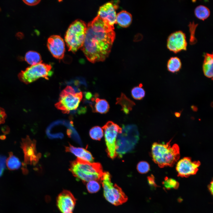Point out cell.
Instances as JSON below:
<instances>
[{"mask_svg":"<svg viewBox=\"0 0 213 213\" xmlns=\"http://www.w3.org/2000/svg\"><path fill=\"white\" fill-rule=\"evenodd\" d=\"M170 142V140L166 143L155 142L152 146V159L160 167L172 166L180 158L179 146L175 144L172 145Z\"/></svg>","mask_w":213,"mask_h":213,"instance_id":"cell-3","label":"cell"},{"mask_svg":"<svg viewBox=\"0 0 213 213\" xmlns=\"http://www.w3.org/2000/svg\"><path fill=\"white\" fill-rule=\"evenodd\" d=\"M89 135L92 139L99 140L103 136V130L100 127L94 126L90 129Z\"/></svg>","mask_w":213,"mask_h":213,"instance_id":"cell-25","label":"cell"},{"mask_svg":"<svg viewBox=\"0 0 213 213\" xmlns=\"http://www.w3.org/2000/svg\"><path fill=\"white\" fill-rule=\"evenodd\" d=\"M194 14L198 19L204 20L207 18L210 14L209 9L206 6L200 5L195 9Z\"/></svg>","mask_w":213,"mask_h":213,"instance_id":"cell-22","label":"cell"},{"mask_svg":"<svg viewBox=\"0 0 213 213\" xmlns=\"http://www.w3.org/2000/svg\"><path fill=\"white\" fill-rule=\"evenodd\" d=\"M142 86V84L141 83L138 86L135 87L132 89L131 95L135 99L141 100L145 96V92Z\"/></svg>","mask_w":213,"mask_h":213,"instance_id":"cell-23","label":"cell"},{"mask_svg":"<svg viewBox=\"0 0 213 213\" xmlns=\"http://www.w3.org/2000/svg\"><path fill=\"white\" fill-rule=\"evenodd\" d=\"M87 29L85 22L78 19L70 25L65 36V40L69 51H76L82 46Z\"/></svg>","mask_w":213,"mask_h":213,"instance_id":"cell-5","label":"cell"},{"mask_svg":"<svg viewBox=\"0 0 213 213\" xmlns=\"http://www.w3.org/2000/svg\"><path fill=\"white\" fill-rule=\"evenodd\" d=\"M175 115L177 117H179L180 115V114L179 113L176 112L175 113Z\"/></svg>","mask_w":213,"mask_h":213,"instance_id":"cell-35","label":"cell"},{"mask_svg":"<svg viewBox=\"0 0 213 213\" xmlns=\"http://www.w3.org/2000/svg\"><path fill=\"white\" fill-rule=\"evenodd\" d=\"M200 165L199 161H193L190 157H185L178 162L176 169L179 176L187 177L196 174Z\"/></svg>","mask_w":213,"mask_h":213,"instance_id":"cell-11","label":"cell"},{"mask_svg":"<svg viewBox=\"0 0 213 213\" xmlns=\"http://www.w3.org/2000/svg\"><path fill=\"white\" fill-rule=\"evenodd\" d=\"M5 160L4 158H0V177L2 175L5 166Z\"/></svg>","mask_w":213,"mask_h":213,"instance_id":"cell-33","label":"cell"},{"mask_svg":"<svg viewBox=\"0 0 213 213\" xmlns=\"http://www.w3.org/2000/svg\"><path fill=\"white\" fill-rule=\"evenodd\" d=\"M116 104H119L122 106L121 110L125 114H128L131 111L135 103L128 98L123 93H121L120 96L116 99Z\"/></svg>","mask_w":213,"mask_h":213,"instance_id":"cell-18","label":"cell"},{"mask_svg":"<svg viewBox=\"0 0 213 213\" xmlns=\"http://www.w3.org/2000/svg\"><path fill=\"white\" fill-rule=\"evenodd\" d=\"M95 100L93 102L94 103H90V105L92 109V111L101 114L106 113L109 109V106L108 102L104 99H100L98 98V94L96 93L95 95Z\"/></svg>","mask_w":213,"mask_h":213,"instance_id":"cell-16","label":"cell"},{"mask_svg":"<svg viewBox=\"0 0 213 213\" xmlns=\"http://www.w3.org/2000/svg\"><path fill=\"white\" fill-rule=\"evenodd\" d=\"M65 150L85 161L92 163L93 161V158L90 152L83 148L75 147L70 144L65 147Z\"/></svg>","mask_w":213,"mask_h":213,"instance_id":"cell-15","label":"cell"},{"mask_svg":"<svg viewBox=\"0 0 213 213\" xmlns=\"http://www.w3.org/2000/svg\"><path fill=\"white\" fill-rule=\"evenodd\" d=\"M6 114L4 110L0 107V124L4 122Z\"/></svg>","mask_w":213,"mask_h":213,"instance_id":"cell-32","label":"cell"},{"mask_svg":"<svg viewBox=\"0 0 213 213\" xmlns=\"http://www.w3.org/2000/svg\"><path fill=\"white\" fill-rule=\"evenodd\" d=\"M181 67L180 59L177 57H172L168 60L167 67L168 70L172 73L179 71Z\"/></svg>","mask_w":213,"mask_h":213,"instance_id":"cell-21","label":"cell"},{"mask_svg":"<svg viewBox=\"0 0 213 213\" xmlns=\"http://www.w3.org/2000/svg\"><path fill=\"white\" fill-rule=\"evenodd\" d=\"M86 187L88 191L90 193H96L100 188V185L98 181L92 180L87 183Z\"/></svg>","mask_w":213,"mask_h":213,"instance_id":"cell-26","label":"cell"},{"mask_svg":"<svg viewBox=\"0 0 213 213\" xmlns=\"http://www.w3.org/2000/svg\"><path fill=\"white\" fill-rule=\"evenodd\" d=\"M76 199L69 191L64 190L58 196L57 206L61 213H73Z\"/></svg>","mask_w":213,"mask_h":213,"instance_id":"cell-10","label":"cell"},{"mask_svg":"<svg viewBox=\"0 0 213 213\" xmlns=\"http://www.w3.org/2000/svg\"><path fill=\"white\" fill-rule=\"evenodd\" d=\"M69 170L73 175L83 183L95 180L101 182L104 173L101 164L77 158L70 163Z\"/></svg>","mask_w":213,"mask_h":213,"instance_id":"cell-2","label":"cell"},{"mask_svg":"<svg viewBox=\"0 0 213 213\" xmlns=\"http://www.w3.org/2000/svg\"><path fill=\"white\" fill-rule=\"evenodd\" d=\"M139 139V132L136 125H130L123 126L117 138V155L122 158L125 154L132 151Z\"/></svg>","mask_w":213,"mask_h":213,"instance_id":"cell-4","label":"cell"},{"mask_svg":"<svg viewBox=\"0 0 213 213\" xmlns=\"http://www.w3.org/2000/svg\"><path fill=\"white\" fill-rule=\"evenodd\" d=\"M137 169L139 172L142 174L145 173L149 171L150 166L147 162L141 161L138 164Z\"/></svg>","mask_w":213,"mask_h":213,"instance_id":"cell-28","label":"cell"},{"mask_svg":"<svg viewBox=\"0 0 213 213\" xmlns=\"http://www.w3.org/2000/svg\"><path fill=\"white\" fill-rule=\"evenodd\" d=\"M132 16L125 11H122L116 16V22L120 26L126 28L129 26L132 21Z\"/></svg>","mask_w":213,"mask_h":213,"instance_id":"cell-19","label":"cell"},{"mask_svg":"<svg viewBox=\"0 0 213 213\" xmlns=\"http://www.w3.org/2000/svg\"><path fill=\"white\" fill-rule=\"evenodd\" d=\"M163 184L165 188L167 190L177 189L179 185L178 183L175 180L167 177L165 178Z\"/></svg>","mask_w":213,"mask_h":213,"instance_id":"cell-27","label":"cell"},{"mask_svg":"<svg viewBox=\"0 0 213 213\" xmlns=\"http://www.w3.org/2000/svg\"><path fill=\"white\" fill-rule=\"evenodd\" d=\"M25 59L28 64L31 65L41 63L42 61L40 54L32 51H29L26 53Z\"/></svg>","mask_w":213,"mask_h":213,"instance_id":"cell-20","label":"cell"},{"mask_svg":"<svg viewBox=\"0 0 213 213\" xmlns=\"http://www.w3.org/2000/svg\"><path fill=\"white\" fill-rule=\"evenodd\" d=\"M101 182L105 199L109 203L118 206L126 202L128 197L122 189L111 182V176L108 172H104Z\"/></svg>","mask_w":213,"mask_h":213,"instance_id":"cell-7","label":"cell"},{"mask_svg":"<svg viewBox=\"0 0 213 213\" xmlns=\"http://www.w3.org/2000/svg\"><path fill=\"white\" fill-rule=\"evenodd\" d=\"M147 179L149 184L151 187L153 188H156L157 187L153 175H151L149 176L148 177Z\"/></svg>","mask_w":213,"mask_h":213,"instance_id":"cell-30","label":"cell"},{"mask_svg":"<svg viewBox=\"0 0 213 213\" xmlns=\"http://www.w3.org/2000/svg\"><path fill=\"white\" fill-rule=\"evenodd\" d=\"M197 25L196 24H195L193 22V23H190L189 24L190 27V31H191V37L190 39V43L191 44L194 43L196 41V38L194 37V31Z\"/></svg>","mask_w":213,"mask_h":213,"instance_id":"cell-29","label":"cell"},{"mask_svg":"<svg viewBox=\"0 0 213 213\" xmlns=\"http://www.w3.org/2000/svg\"><path fill=\"white\" fill-rule=\"evenodd\" d=\"M103 128L104 130L107 154L110 158L114 159L117 156L116 151L117 138L122 128L113 122L109 121L103 126Z\"/></svg>","mask_w":213,"mask_h":213,"instance_id":"cell-9","label":"cell"},{"mask_svg":"<svg viewBox=\"0 0 213 213\" xmlns=\"http://www.w3.org/2000/svg\"><path fill=\"white\" fill-rule=\"evenodd\" d=\"M167 46L170 50L175 53L186 50L187 42L185 33L181 30L171 33L167 38Z\"/></svg>","mask_w":213,"mask_h":213,"instance_id":"cell-12","label":"cell"},{"mask_svg":"<svg viewBox=\"0 0 213 213\" xmlns=\"http://www.w3.org/2000/svg\"><path fill=\"white\" fill-rule=\"evenodd\" d=\"M213 181H212L208 186V188L212 194L213 193Z\"/></svg>","mask_w":213,"mask_h":213,"instance_id":"cell-34","label":"cell"},{"mask_svg":"<svg viewBox=\"0 0 213 213\" xmlns=\"http://www.w3.org/2000/svg\"><path fill=\"white\" fill-rule=\"evenodd\" d=\"M23 1L26 4L30 6H34L38 4L41 0H23Z\"/></svg>","mask_w":213,"mask_h":213,"instance_id":"cell-31","label":"cell"},{"mask_svg":"<svg viewBox=\"0 0 213 213\" xmlns=\"http://www.w3.org/2000/svg\"><path fill=\"white\" fill-rule=\"evenodd\" d=\"M114 29L97 15L88 23L81 48L89 62L104 61L108 57L115 38Z\"/></svg>","mask_w":213,"mask_h":213,"instance_id":"cell-1","label":"cell"},{"mask_svg":"<svg viewBox=\"0 0 213 213\" xmlns=\"http://www.w3.org/2000/svg\"><path fill=\"white\" fill-rule=\"evenodd\" d=\"M7 164L8 167L11 170L17 169L21 165V162L19 159L12 155H10L8 158Z\"/></svg>","mask_w":213,"mask_h":213,"instance_id":"cell-24","label":"cell"},{"mask_svg":"<svg viewBox=\"0 0 213 213\" xmlns=\"http://www.w3.org/2000/svg\"><path fill=\"white\" fill-rule=\"evenodd\" d=\"M117 7L112 2L107 3L100 7L97 16L114 28V25L116 23Z\"/></svg>","mask_w":213,"mask_h":213,"instance_id":"cell-14","label":"cell"},{"mask_svg":"<svg viewBox=\"0 0 213 213\" xmlns=\"http://www.w3.org/2000/svg\"><path fill=\"white\" fill-rule=\"evenodd\" d=\"M204 59L203 70L204 75L209 78L213 77V54L206 53L204 55Z\"/></svg>","mask_w":213,"mask_h":213,"instance_id":"cell-17","label":"cell"},{"mask_svg":"<svg viewBox=\"0 0 213 213\" xmlns=\"http://www.w3.org/2000/svg\"><path fill=\"white\" fill-rule=\"evenodd\" d=\"M47 46L52 55L55 58L61 59L64 56L65 44L63 39L59 36L52 35L48 39Z\"/></svg>","mask_w":213,"mask_h":213,"instance_id":"cell-13","label":"cell"},{"mask_svg":"<svg viewBox=\"0 0 213 213\" xmlns=\"http://www.w3.org/2000/svg\"><path fill=\"white\" fill-rule=\"evenodd\" d=\"M50 64L40 63L31 65L19 74L20 80L26 84L31 83L40 78L49 80L53 72Z\"/></svg>","mask_w":213,"mask_h":213,"instance_id":"cell-8","label":"cell"},{"mask_svg":"<svg viewBox=\"0 0 213 213\" xmlns=\"http://www.w3.org/2000/svg\"><path fill=\"white\" fill-rule=\"evenodd\" d=\"M83 97L81 92H76L71 86L67 85L61 92L55 107L64 114L76 110Z\"/></svg>","mask_w":213,"mask_h":213,"instance_id":"cell-6","label":"cell"}]
</instances>
